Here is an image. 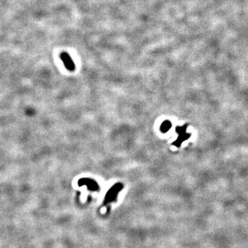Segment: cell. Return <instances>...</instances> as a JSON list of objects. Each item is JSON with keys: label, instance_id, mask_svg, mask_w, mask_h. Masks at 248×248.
Instances as JSON below:
<instances>
[{"label": "cell", "instance_id": "6da1fadb", "mask_svg": "<svg viewBox=\"0 0 248 248\" xmlns=\"http://www.w3.org/2000/svg\"><path fill=\"white\" fill-rule=\"evenodd\" d=\"M60 58L63 61V63L66 68L70 71H74L75 69V65H74L73 59L70 57L68 53H62L60 54Z\"/></svg>", "mask_w": 248, "mask_h": 248}, {"label": "cell", "instance_id": "7a4b0ae2", "mask_svg": "<svg viewBox=\"0 0 248 248\" xmlns=\"http://www.w3.org/2000/svg\"><path fill=\"white\" fill-rule=\"evenodd\" d=\"M123 188V185L121 183H117L111 188L106 195V201H111L113 199V196L117 194V193Z\"/></svg>", "mask_w": 248, "mask_h": 248}, {"label": "cell", "instance_id": "3957f363", "mask_svg": "<svg viewBox=\"0 0 248 248\" xmlns=\"http://www.w3.org/2000/svg\"><path fill=\"white\" fill-rule=\"evenodd\" d=\"M79 185H87L93 190L99 189L97 183H96L95 181H93L92 179H90V178H81V179L79 180Z\"/></svg>", "mask_w": 248, "mask_h": 248}, {"label": "cell", "instance_id": "277c9868", "mask_svg": "<svg viewBox=\"0 0 248 248\" xmlns=\"http://www.w3.org/2000/svg\"><path fill=\"white\" fill-rule=\"evenodd\" d=\"M171 126H172V124H171L170 121H165V122H163L162 123V125H161V130L162 132H165L169 130V129L171 128Z\"/></svg>", "mask_w": 248, "mask_h": 248}]
</instances>
